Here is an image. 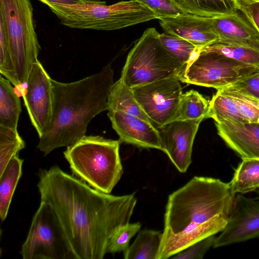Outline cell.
Masks as SVG:
<instances>
[{
  "label": "cell",
  "instance_id": "cell-15",
  "mask_svg": "<svg viewBox=\"0 0 259 259\" xmlns=\"http://www.w3.org/2000/svg\"><path fill=\"white\" fill-rule=\"evenodd\" d=\"M107 115L120 142L161 150L158 131L151 122L119 111H108Z\"/></svg>",
  "mask_w": 259,
  "mask_h": 259
},
{
  "label": "cell",
  "instance_id": "cell-13",
  "mask_svg": "<svg viewBox=\"0 0 259 259\" xmlns=\"http://www.w3.org/2000/svg\"><path fill=\"white\" fill-rule=\"evenodd\" d=\"M202 121L172 120L156 127L160 139V150L181 172H186L192 162L193 142Z\"/></svg>",
  "mask_w": 259,
  "mask_h": 259
},
{
  "label": "cell",
  "instance_id": "cell-27",
  "mask_svg": "<svg viewBox=\"0 0 259 259\" xmlns=\"http://www.w3.org/2000/svg\"><path fill=\"white\" fill-rule=\"evenodd\" d=\"M161 44L167 53L177 61L186 65L199 48L190 42L178 36L166 33L160 34Z\"/></svg>",
  "mask_w": 259,
  "mask_h": 259
},
{
  "label": "cell",
  "instance_id": "cell-7",
  "mask_svg": "<svg viewBox=\"0 0 259 259\" xmlns=\"http://www.w3.org/2000/svg\"><path fill=\"white\" fill-rule=\"evenodd\" d=\"M0 21L5 27L15 71L24 88L40 50L30 0H0Z\"/></svg>",
  "mask_w": 259,
  "mask_h": 259
},
{
  "label": "cell",
  "instance_id": "cell-29",
  "mask_svg": "<svg viewBox=\"0 0 259 259\" xmlns=\"http://www.w3.org/2000/svg\"><path fill=\"white\" fill-rule=\"evenodd\" d=\"M141 226L139 222H129L118 228L109 241L107 253L124 252L129 246L131 239L139 231Z\"/></svg>",
  "mask_w": 259,
  "mask_h": 259
},
{
  "label": "cell",
  "instance_id": "cell-2",
  "mask_svg": "<svg viewBox=\"0 0 259 259\" xmlns=\"http://www.w3.org/2000/svg\"><path fill=\"white\" fill-rule=\"evenodd\" d=\"M236 194L229 183L195 176L168 197L156 259H166L224 229Z\"/></svg>",
  "mask_w": 259,
  "mask_h": 259
},
{
  "label": "cell",
  "instance_id": "cell-31",
  "mask_svg": "<svg viewBox=\"0 0 259 259\" xmlns=\"http://www.w3.org/2000/svg\"><path fill=\"white\" fill-rule=\"evenodd\" d=\"M215 235L209 236L191 245L171 257L174 259H202L206 252L213 246Z\"/></svg>",
  "mask_w": 259,
  "mask_h": 259
},
{
  "label": "cell",
  "instance_id": "cell-17",
  "mask_svg": "<svg viewBox=\"0 0 259 259\" xmlns=\"http://www.w3.org/2000/svg\"><path fill=\"white\" fill-rule=\"evenodd\" d=\"M218 134L242 159H259V123L215 122Z\"/></svg>",
  "mask_w": 259,
  "mask_h": 259
},
{
  "label": "cell",
  "instance_id": "cell-25",
  "mask_svg": "<svg viewBox=\"0 0 259 259\" xmlns=\"http://www.w3.org/2000/svg\"><path fill=\"white\" fill-rule=\"evenodd\" d=\"M217 91L209 101V118H213L217 123L226 120L248 122L240 113L234 98L220 91Z\"/></svg>",
  "mask_w": 259,
  "mask_h": 259
},
{
  "label": "cell",
  "instance_id": "cell-39",
  "mask_svg": "<svg viewBox=\"0 0 259 259\" xmlns=\"http://www.w3.org/2000/svg\"><path fill=\"white\" fill-rule=\"evenodd\" d=\"M236 1V0H235Z\"/></svg>",
  "mask_w": 259,
  "mask_h": 259
},
{
  "label": "cell",
  "instance_id": "cell-1",
  "mask_svg": "<svg viewBox=\"0 0 259 259\" xmlns=\"http://www.w3.org/2000/svg\"><path fill=\"white\" fill-rule=\"evenodd\" d=\"M38 176L40 201L51 207L75 259L103 258L113 233L130 221L135 194L101 192L57 165L40 169Z\"/></svg>",
  "mask_w": 259,
  "mask_h": 259
},
{
  "label": "cell",
  "instance_id": "cell-38",
  "mask_svg": "<svg viewBox=\"0 0 259 259\" xmlns=\"http://www.w3.org/2000/svg\"><path fill=\"white\" fill-rule=\"evenodd\" d=\"M254 192H255L256 194V199L259 200V188L256 189Z\"/></svg>",
  "mask_w": 259,
  "mask_h": 259
},
{
  "label": "cell",
  "instance_id": "cell-26",
  "mask_svg": "<svg viewBox=\"0 0 259 259\" xmlns=\"http://www.w3.org/2000/svg\"><path fill=\"white\" fill-rule=\"evenodd\" d=\"M199 50L220 53L241 63L259 67V51L252 48L216 42Z\"/></svg>",
  "mask_w": 259,
  "mask_h": 259
},
{
  "label": "cell",
  "instance_id": "cell-19",
  "mask_svg": "<svg viewBox=\"0 0 259 259\" xmlns=\"http://www.w3.org/2000/svg\"><path fill=\"white\" fill-rule=\"evenodd\" d=\"M23 159L14 156L0 174V217L4 221L8 215L12 197L22 175Z\"/></svg>",
  "mask_w": 259,
  "mask_h": 259
},
{
  "label": "cell",
  "instance_id": "cell-24",
  "mask_svg": "<svg viewBox=\"0 0 259 259\" xmlns=\"http://www.w3.org/2000/svg\"><path fill=\"white\" fill-rule=\"evenodd\" d=\"M209 102L197 91L182 94L173 120H203L209 118Z\"/></svg>",
  "mask_w": 259,
  "mask_h": 259
},
{
  "label": "cell",
  "instance_id": "cell-23",
  "mask_svg": "<svg viewBox=\"0 0 259 259\" xmlns=\"http://www.w3.org/2000/svg\"><path fill=\"white\" fill-rule=\"evenodd\" d=\"M229 184L235 194H244L259 188V159H242Z\"/></svg>",
  "mask_w": 259,
  "mask_h": 259
},
{
  "label": "cell",
  "instance_id": "cell-16",
  "mask_svg": "<svg viewBox=\"0 0 259 259\" xmlns=\"http://www.w3.org/2000/svg\"><path fill=\"white\" fill-rule=\"evenodd\" d=\"M210 18L219 36L218 42L259 51V32L242 13L237 11Z\"/></svg>",
  "mask_w": 259,
  "mask_h": 259
},
{
  "label": "cell",
  "instance_id": "cell-12",
  "mask_svg": "<svg viewBox=\"0 0 259 259\" xmlns=\"http://www.w3.org/2000/svg\"><path fill=\"white\" fill-rule=\"evenodd\" d=\"M259 238V200L236 194L224 229L213 247L218 248Z\"/></svg>",
  "mask_w": 259,
  "mask_h": 259
},
{
  "label": "cell",
  "instance_id": "cell-36",
  "mask_svg": "<svg viewBox=\"0 0 259 259\" xmlns=\"http://www.w3.org/2000/svg\"><path fill=\"white\" fill-rule=\"evenodd\" d=\"M43 4L52 3L61 5H75L82 2L80 0H39Z\"/></svg>",
  "mask_w": 259,
  "mask_h": 259
},
{
  "label": "cell",
  "instance_id": "cell-18",
  "mask_svg": "<svg viewBox=\"0 0 259 259\" xmlns=\"http://www.w3.org/2000/svg\"><path fill=\"white\" fill-rule=\"evenodd\" d=\"M107 110L124 112L151 122L136 99L133 89L120 79L111 87Z\"/></svg>",
  "mask_w": 259,
  "mask_h": 259
},
{
  "label": "cell",
  "instance_id": "cell-3",
  "mask_svg": "<svg viewBox=\"0 0 259 259\" xmlns=\"http://www.w3.org/2000/svg\"><path fill=\"white\" fill-rule=\"evenodd\" d=\"M113 83L111 64L76 81L64 83L52 79L51 119L48 129L39 138L37 148L47 155L55 149L73 144L85 136L90 121L107 110Z\"/></svg>",
  "mask_w": 259,
  "mask_h": 259
},
{
  "label": "cell",
  "instance_id": "cell-28",
  "mask_svg": "<svg viewBox=\"0 0 259 259\" xmlns=\"http://www.w3.org/2000/svg\"><path fill=\"white\" fill-rule=\"evenodd\" d=\"M25 147L17 130L0 125V174L10 160Z\"/></svg>",
  "mask_w": 259,
  "mask_h": 259
},
{
  "label": "cell",
  "instance_id": "cell-21",
  "mask_svg": "<svg viewBox=\"0 0 259 259\" xmlns=\"http://www.w3.org/2000/svg\"><path fill=\"white\" fill-rule=\"evenodd\" d=\"M186 14L213 17L238 11L236 0H173Z\"/></svg>",
  "mask_w": 259,
  "mask_h": 259
},
{
  "label": "cell",
  "instance_id": "cell-14",
  "mask_svg": "<svg viewBox=\"0 0 259 259\" xmlns=\"http://www.w3.org/2000/svg\"><path fill=\"white\" fill-rule=\"evenodd\" d=\"M164 32L182 38L198 48L219 41V36L210 17L183 14L159 19Z\"/></svg>",
  "mask_w": 259,
  "mask_h": 259
},
{
  "label": "cell",
  "instance_id": "cell-20",
  "mask_svg": "<svg viewBox=\"0 0 259 259\" xmlns=\"http://www.w3.org/2000/svg\"><path fill=\"white\" fill-rule=\"evenodd\" d=\"M21 101L12 83L0 76V125L17 130Z\"/></svg>",
  "mask_w": 259,
  "mask_h": 259
},
{
  "label": "cell",
  "instance_id": "cell-11",
  "mask_svg": "<svg viewBox=\"0 0 259 259\" xmlns=\"http://www.w3.org/2000/svg\"><path fill=\"white\" fill-rule=\"evenodd\" d=\"M20 94L39 138L48 129L51 119L53 84L52 79L39 61L33 65Z\"/></svg>",
  "mask_w": 259,
  "mask_h": 259
},
{
  "label": "cell",
  "instance_id": "cell-22",
  "mask_svg": "<svg viewBox=\"0 0 259 259\" xmlns=\"http://www.w3.org/2000/svg\"><path fill=\"white\" fill-rule=\"evenodd\" d=\"M162 233L153 230L141 231L135 240L123 252L124 259H156Z\"/></svg>",
  "mask_w": 259,
  "mask_h": 259
},
{
  "label": "cell",
  "instance_id": "cell-34",
  "mask_svg": "<svg viewBox=\"0 0 259 259\" xmlns=\"http://www.w3.org/2000/svg\"><path fill=\"white\" fill-rule=\"evenodd\" d=\"M218 90L234 98L237 103L240 113L247 122L259 123V108L226 91L222 90Z\"/></svg>",
  "mask_w": 259,
  "mask_h": 259
},
{
  "label": "cell",
  "instance_id": "cell-4",
  "mask_svg": "<svg viewBox=\"0 0 259 259\" xmlns=\"http://www.w3.org/2000/svg\"><path fill=\"white\" fill-rule=\"evenodd\" d=\"M119 140L85 135L63 152L72 175L92 188L110 194L120 180L123 167Z\"/></svg>",
  "mask_w": 259,
  "mask_h": 259
},
{
  "label": "cell",
  "instance_id": "cell-10",
  "mask_svg": "<svg viewBox=\"0 0 259 259\" xmlns=\"http://www.w3.org/2000/svg\"><path fill=\"white\" fill-rule=\"evenodd\" d=\"M180 81L168 78L132 89L136 99L156 127L174 120L183 94Z\"/></svg>",
  "mask_w": 259,
  "mask_h": 259
},
{
  "label": "cell",
  "instance_id": "cell-30",
  "mask_svg": "<svg viewBox=\"0 0 259 259\" xmlns=\"http://www.w3.org/2000/svg\"><path fill=\"white\" fill-rule=\"evenodd\" d=\"M141 4L152 11L156 18L174 17L185 13L173 0H130Z\"/></svg>",
  "mask_w": 259,
  "mask_h": 259
},
{
  "label": "cell",
  "instance_id": "cell-32",
  "mask_svg": "<svg viewBox=\"0 0 259 259\" xmlns=\"http://www.w3.org/2000/svg\"><path fill=\"white\" fill-rule=\"evenodd\" d=\"M222 89L234 91L259 100V72Z\"/></svg>",
  "mask_w": 259,
  "mask_h": 259
},
{
  "label": "cell",
  "instance_id": "cell-37",
  "mask_svg": "<svg viewBox=\"0 0 259 259\" xmlns=\"http://www.w3.org/2000/svg\"><path fill=\"white\" fill-rule=\"evenodd\" d=\"M84 3H95V4H104L105 2H102L101 0H80Z\"/></svg>",
  "mask_w": 259,
  "mask_h": 259
},
{
  "label": "cell",
  "instance_id": "cell-5",
  "mask_svg": "<svg viewBox=\"0 0 259 259\" xmlns=\"http://www.w3.org/2000/svg\"><path fill=\"white\" fill-rule=\"evenodd\" d=\"M45 5L62 25L72 28L113 30L156 19L150 9L130 0L109 6L106 3H84L75 5L46 3Z\"/></svg>",
  "mask_w": 259,
  "mask_h": 259
},
{
  "label": "cell",
  "instance_id": "cell-9",
  "mask_svg": "<svg viewBox=\"0 0 259 259\" xmlns=\"http://www.w3.org/2000/svg\"><path fill=\"white\" fill-rule=\"evenodd\" d=\"M20 254L23 259H75L59 220L48 204L40 201Z\"/></svg>",
  "mask_w": 259,
  "mask_h": 259
},
{
  "label": "cell",
  "instance_id": "cell-35",
  "mask_svg": "<svg viewBox=\"0 0 259 259\" xmlns=\"http://www.w3.org/2000/svg\"><path fill=\"white\" fill-rule=\"evenodd\" d=\"M220 90H222L226 91L233 95L237 96L239 98H240L245 101H247L251 103V104H253L254 105H255L256 107H257L258 108H259V100H257L256 99H255L254 98H252L251 97H250V96H248L247 95L241 94L240 93H239L236 92L234 91L225 90V89H220Z\"/></svg>",
  "mask_w": 259,
  "mask_h": 259
},
{
  "label": "cell",
  "instance_id": "cell-6",
  "mask_svg": "<svg viewBox=\"0 0 259 259\" xmlns=\"http://www.w3.org/2000/svg\"><path fill=\"white\" fill-rule=\"evenodd\" d=\"M155 28L146 29L129 52L120 79L134 88L163 79H180L186 65L166 51Z\"/></svg>",
  "mask_w": 259,
  "mask_h": 259
},
{
  "label": "cell",
  "instance_id": "cell-33",
  "mask_svg": "<svg viewBox=\"0 0 259 259\" xmlns=\"http://www.w3.org/2000/svg\"><path fill=\"white\" fill-rule=\"evenodd\" d=\"M239 10L259 32V0H236Z\"/></svg>",
  "mask_w": 259,
  "mask_h": 259
},
{
  "label": "cell",
  "instance_id": "cell-8",
  "mask_svg": "<svg viewBox=\"0 0 259 259\" xmlns=\"http://www.w3.org/2000/svg\"><path fill=\"white\" fill-rule=\"evenodd\" d=\"M258 72V67L241 63L220 53L199 50L186 65L179 80L218 90Z\"/></svg>",
  "mask_w": 259,
  "mask_h": 259
}]
</instances>
